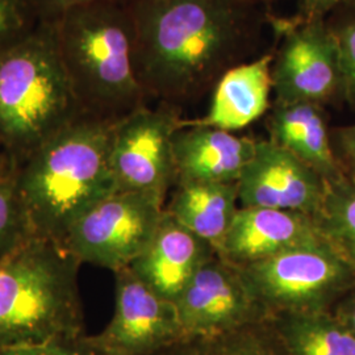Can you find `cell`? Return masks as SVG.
Instances as JSON below:
<instances>
[{
    "mask_svg": "<svg viewBox=\"0 0 355 355\" xmlns=\"http://www.w3.org/2000/svg\"><path fill=\"white\" fill-rule=\"evenodd\" d=\"M38 24H51L62 13L98 0H23Z\"/></svg>",
    "mask_w": 355,
    "mask_h": 355,
    "instance_id": "obj_27",
    "label": "cell"
},
{
    "mask_svg": "<svg viewBox=\"0 0 355 355\" xmlns=\"http://www.w3.org/2000/svg\"><path fill=\"white\" fill-rule=\"evenodd\" d=\"M282 42L274 53L275 103H311L321 107L343 102L338 49L327 19L278 21Z\"/></svg>",
    "mask_w": 355,
    "mask_h": 355,
    "instance_id": "obj_9",
    "label": "cell"
},
{
    "mask_svg": "<svg viewBox=\"0 0 355 355\" xmlns=\"http://www.w3.org/2000/svg\"><path fill=\"white\" fill-rule=\"evenodd\" d=\"M114 123L80 114L15 168L35 236L64 243L78 218L116 192L110 164Z\"/></svg>",
    "mask_w": 355,
    "mask_h": 355,
    "instance_id": "obj_2",
    "label": "cell"
},
{
    "mask_svg": "<svg viewBox=\"0 0 355 355\" xmlns=\"http://www.w3.org/2000/svg\"><path fill=\"white\" fill-rule=\"evenodd\" d=\"M183 124L177 105L145 104L114 120L110 164L116 191L148 192L166 199L177 183L173 139Z\"/></svg>",
    "mask_w": 355,
    "mask_h": 355,
    "instance_id": "obj_8",
    "label": "cell"
},
{
    "mask_svg": "<svg viewBox=\"0 0 355 355\" xmlns=\"http://www.w3.org/2000/svg\"><path fill=\"white\" fill-rule=\"evenodd\" d=\"M318 227L331 246L355 270V183L343 177L328 183Z\"/></svg>",
    "mask_w": 355,
    "mask_h": 355,
    "instance_id": "obj_21",
    "label": "cell"
},
{
    "mask_svg": "<svg viewBox=\"0 0 355 355\" xmlns=\"http://www.w3.org/2000/svg\"><path fill=\"white\" fill-rule=\"evenodd\" d=\"M0 355H104L91 343L89 334L0 349Z\"/></svg>",
    "mask_w": 355,
    "mask_h": 355,
    "instance_id": "obj_25",
    "label": "cell"
},
{
    "mask_svg": "<svg viewBox=\"0 0 355 355\" xmlns=\"http://www.w3.org/2000/svg\"><path fill=\"white\" fill-rule=\"evenodd\" d=\"M330 140L343 175L355 183V123L331 128Z\"/></svg>",
    "mask_w": 355,
    "mask_h": 355,
    "instance_id": "obj_26",
    "label": "cell"
},
{
    "mask_svg": "<svg viewBox=\"0 0 355 355\" xmlns=\"http://www.w3.org/2000/svg\"><path fill=\"white\" fill-rule=\"evenodd\" d=\"M325 107L311 103H274L268 117V141L315 170L328 183L343 177L330 140Z\"/></svg>",
    "mask_w": 355,
    "mask_h": 355,
    "instance_id": "obj_17",
    "label": "cell"
},
{
    "mask_svg": "<svg viewBox=\"0 0 355 355\" xmlns=\"http://www.w3.org/2000/svg\"><path fill=\"white\" fill-rule=\"evenodd\" d=\"M258 140L183 120L173 139L180 183H237L252 161Z\"/></svg>",
    "mask_w": 355,
    "mask_h": 355,
    "instance_id": "obj_15",
    "label": "cell"
},
{
    "mask_svg": "<svg viewBox=\"0 0 355 355\" xmlns=\"http://www.w3.org/2000/svg\"><path fill=\"white\" fill-rule=\"evenodd\" d=\"M80 114L51 24L0 51V150L15 168Z\"/></svg>",
    "mask_w": 355,
    "mask_h": 355,
    "instance_id": "obj_5",
    "label": "cell"
},
{
    "mask_svg": "<svg viewBox=\"0 0 355 355\" xmlns=\"http://www.w3.org/2000/svg\"><path fill=\"white\" fill-rule=\"evenodd\" d=\"M353 0H300L297 19H327L329 15Z\"/></svg>",
    "mask_w": 355,
    "mask_h": 355,
    "instance_id": "obj_28",
    "label": "cell"
},
{
    "mask_svg": "<svg viewBox=\"0 0 355 355\" xmlns=\"http://www.w3.org/2000/svg\"><path fill=\"white\" fill-rule=\"evenodd\" d=\"M37 26L23 0H0V51L23 40Z\"/></svg>",
    "mask_w": 355,
    "mask_h": 355,
    "instance_id": "obj_24",
    "label": "cell"
},
{
    "mask_svg": "<svg viewBox=\"0 0 355 355\" xmlns=\"http://www.w3.org/2000/svg\"><path fill=\"white\" fill-rule=\"evenodd\" d=\"M328 241L312 216L274 208L240 207L217 255L249 266L302 246Z\"/></svg>",
    "mask_w": 355,
    "mask_h": 355,
    "instance_id": "obj_13",
    "label": "cell"
},
{
    "mask_svg": "<svg viewBox=\"0 0 355 355\" xmlns=\"http://www.w3.org/2000/svg\"><path fill=\"white\" fill-rule=\"evenodd\" d=\"M154 355H290L274 320L216 336L184 337Z\"/></svg>",
    "mask_w": 355,
    "mask_h": 355,
    "instance_id": "obj_20",
    "label": "cell"
},
{
    "mask_svg": "<svg viewBox=\"0 0 355 355\" xmlns=\"http://www.w3.org/2000/svg\"><path fill=\"white\" fill-rule=\"evenodd\" d=\"M26 208L16 189L15 174L0 180V258L33 237Z\"/></svg>",
    "mask_w": 355,
    "mask_h": 355,
    "instance_id": "obj_22",
    "label": "cell"
},
{
    "mask_svg": "<svg viewBox=\"0 0 355 355\" xmlns=\"http://www.w3.org/2000/svg\"><path fill=\"white\" fill-rule=\"evenodd\" d=\"M165 200L155 193L116 191L76 220L62 245L80 263L123 270L152 241Z\"/></svg>",
    "mask_w": 355,
    "mask_h": 355,
    "instance_id": "obj_7",
    "label": "cell"
},
{
    "mask_svg": "<svg viewBox=\"0 0 355 355\" xmlns=\"http://www.w3.org/2000/svg\"><path fill=\"white\" fill-rule=\"evenodd\" d=\"M331 313L338 318L355 337V287L333 306Z\"/></svg>",
    "mask_w": 355,
    "mask_h": 355,
    "instance_id": "obj_29",
    "label": "cell"
},
{
    "mask_svg": "<svg viewBox=\"0 0 355 355\" xmlns=\"http://www.w3.org/2000/svg\"><path fill=\"white\" fill-rule=\"evenodd\" d=\"M114 274V311L89 336L104 355H154L184 338L175 303L155 295L125 267Z\"/></svg>",
    "mask_w": 355,
    "mask_h": 355,
    "instance_id": "obj_11",
    "label": "cell"
},
{
    "mask_svg": "<svg viewBox=\"0 0 355 355\" xmlns=\"http://www.w3.org/2000/svg\"><path fill=\"white\" fill-rule=\"evenodd\" d=\"M272 61L268 53L230 67L214 86L208 112L193 123L236 133L261 119L270 108Z\"/></svg>",
    "mask_w": 355,
    "mask_h": 355,
    "instance_id": "obj_16",
    "label": "cell"
},
{
    "mask_svg": "<svg viewBox=\"0 0 355 355\" xmlns=\"http://www.w3.org/2000/svg\"><path fill=\"white\" fill-rule=\"evenodd\" d=\"M343 71V102L355 111V0L327 17Z\"/></svg>",
    "mask_w": 355,
    "mask_h": 355,
    "instance_id": "obj_23",
    "label": "cell"
},
{
    "mask_svg": "<svg viewBox=\"0 0 355 355\" xmlns=\"http://www.w3.org/2000/svg\"><path fill=\"white\" fill-rule=\"evenodd\" d=\"M13 174H15V165L12 161L0 150V180L12 177Z\"/></svg>",
    "mask_w": 355,
    "mask_h": 355,
    "instance_id": "obj_30",
    "label": "cell"
},
{
    "mask_svg": "<svg viewBox=\"0 0 355 355\" xmlns=\"http://www.w3.org/2000/svg\"><path fill=\"white\" fill-rule=\"evenodd\" d=\"M175 306L184 337L223 334L272 318L240 267L217 254L193 275Z\"/></svg>",
    "mask_w": 355,
    "mask_h": 355,
    "instance_id": "obj_10",
    "label": "cell"
},
{
    "mask_svg": "<svg viewBox=\"0 0 355 355\" xmlns=\"http://www.w3.org/2000/svg\"><path fill=\"white\" fill-rule=\"evenodd\" d=\"M271 318L330 312L355 287V270L329 241L302 246L240 267Z\"/></svg>",
    "mask_w": 355,
    "mask_h": 355,
    "instance_id": "obj_6",
    "label": "cell"
},
{
    "mask_svg": "<svg viewBox=\"0 0 355 355\" xmlns=\"http://www.w3.org/2000/svg\"><path fill=\"white\" fill-rule=\"evenodd\" d=\"M216 249L164 212L146 249L129 268L155 295L175 303L193 275Z\"/></svg>",
    "mask_w": 355,
    "mask_h": 355,
    "instance_id": "obj_14",
    "label": "cell"
},
{
    "mask_svg": "<svg viewBox=\"0 0 355 355\" xmlns=\"http://www.w3.org/2000/svg\"><path fill=\"white\" fill-rule=\"evenodd\" d=\"M240 207L295 211L318 218L328 182L268 140H258L237 182Z\"/></svg>",
    "mask_w": 355,
    "mask_h": 355,
    "instance_id": "obj_12",
    "label": "cell"
},
{
    "mask_svg": "<svg viewBox=\"0 0 355 355\" xmlns=\"http://www.w3.org/2000/svg\"><path fill=\"white\" fill-rule=\"evenodd\" d=\"M241 1L246 3V4L254 6V7H259V8H262L263 6H268V4L277 3V1H279V0H241Z\"/></svg>",
    "mask_w": 355,
    "mask_h": 355,
    "instance_id": "obj_31",
    "label": "cell"
},
{
    "mask_svg": "<svg viewBox=\"0 0 355 355\" xmlns=\"http://www.w3.org/2000/svg\"><path fill=\"white\" fill-rule=\"evenodd\" d=\"M290 355H355V337L330 312L272 318Z\"/></svg>",
    "mask_w": 355,
    "mask_h": 355,
    "instance_id": "obj_19",
    "label": "cell"
},
{
    "mask_svg": "<svg viewBox=\"0 0 355 355\" xmlns=\"http://www.w3.org/2000/svg\"><path fill=\"white\" fill-rule=\"evenodd\" d=\"M146 99L177 105L257 49L259 7L241 0H127Z\"/></svg>",
    "mask_w": 355,
    "mask_h": 355,
    "instance_id": "obj_1",
    "label": "cell"
},
{
    "mask_svg": "<svg viewBox=\"0 0 355 355\" xmlns=\"http://www.w3.org/2000/svg\"><path fill=\"white\" fill-rule=\"evenodd\" d=\"M64 73L82 111L117 120L146 103L135 67L127 0H98L51 23Z\"/></svg>",
    "mask_w": 355,
    "mask_h": 355,
    "instance_id": "obj_3",
    "label": "cell"
},
{
    "mask_svg": "<svg viewBox=\"0 0 355 355\" xmlns=\"http://www.w3.org/2000/svg\"><path fill=\"white\" fill-rule=\"evenodd\" d=\"M237 183H180L166 212L216 249L240 209Z\"/></svg>",
    "mask_w": 355,
    "mask_h": 355,
    "instance_id": "obj_18",
    "label": "cell"
},
{
    "mask_svg": "<svg viewBox=\"0 0 355 355\" xmlns=\"http://www.w3.org/2000/svg\"><path fill=\"white\" fill-rule=\"evenodd\" d=\"M80 265L62 243L37 236L0 258V349L86 334Z\"/></svg>",
    "mask_w": 355,
    "mask_h": 355,
    "instance_id": "obj_4",
    "label": "cell"
}]
</instances>
